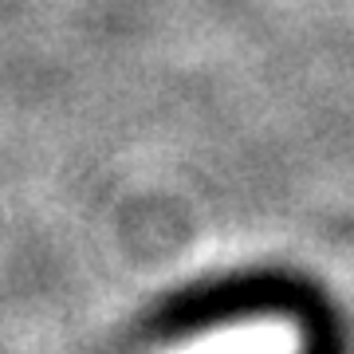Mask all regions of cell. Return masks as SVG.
Returning a JSON list of instances; mask_svg holds the SVG:
<instances>
[{"label": "cell", "mask_w": 354, "mask_h": 354, "mask_svg": "<svg viewBox=\"0 0 354 354\" xmlns=\"http://www.w3.org/2000/svg\"><path fill=\"white\" fill-rule=\"evenodd\" d=\"M177 354H295V335L279 323H252V327L216 330L209 339L181 346Z\"/></svg>", "instance_id": "cell-1"}]
</instances>
